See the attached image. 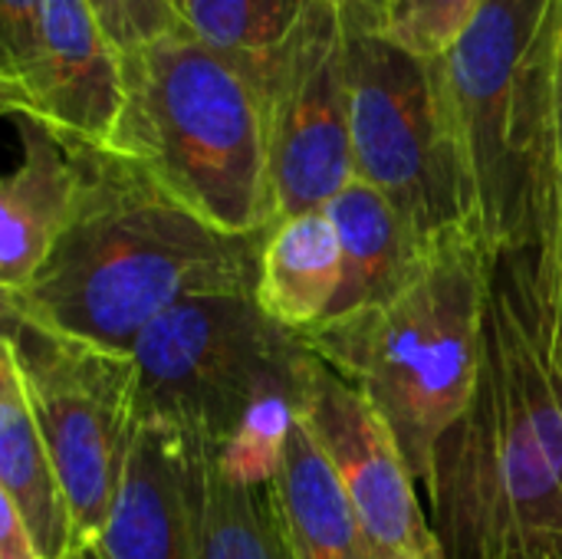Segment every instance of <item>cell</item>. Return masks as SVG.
Masks as SVG:
<instances>
[{
	"mask_svg": "<svg viewBox=\"0 0 562 559\" xmlns=\"http://www.w3.org/2000/svg\"><path fill=\"white\" fill-rule=\"evenodd\" d=\"M425 511L445 559L562 557V257H494L474 395L438 448Z\"/></svg>",
	"mask_w": 562,
	"mask_h": 559,
	"instance_id": "obj_1",
	"label": "cell"
},
{
	"mask_svg": "<svg viewBox=\"0 0 562 559\" xmlns=\"http://www.w3.org/2000/svg\"><path fill=\"white\" fill-rule=\"evenodd\" d=\"M82 188L69 227L3 310L112 353H132L168 310L257 290L263 234H227L125 158L72 142Z\"/></svg>",
	"mask_w": 562,
	"mask_h": 559,
	"instance_id": "obj_2",
	"label": "cell"
},
{
	"mask_svg": "<svg viewBox=\"0 0 562 559\" xmlns=\"http://www.w3.org/2000/svg\"><path fill=\"white\" fill-rule=\"evenodd\" d=\"M494 257L471 227L448 231L392 300L296 333L382 412L422 501L438 448L474 395Z\"/></svg>",
	"mask_w": 562,
	"mask_h": 559,
	"instance_id": "obj_3",
	"label": "cell"
},
{
	"mask_svg": "<svg viewBox=\"0 0 562 559\" xmlns=\"http://www.w3.org/2000/svg\"><path fill=\"white\" fill-rule=\"evenodd\" d=\"M562 0H487L438 59L468 217L494 250L557 234V33Z\"/></svg>",
	"mask_w": 562,
	"mask_h": 559,
	"instance_id": "obj_4",
	"label": "cell"
},
{
	"mask_svg": "<svg viewBox=\"0 0 562 559\" xmlns=\"http://www.w3.org/2000/svg\"><path fill=\"white\" fill-rule=\"evenodd\" d=\"M122 86L105 152L227 234L273 224L263 102L231 56L178 26L122 53Z\"/></svg>",
	"mask_w": 562,
	"mask_h": 559,
	"instance_id": "obj_5",
	"label": "cell"
},
{
	"mask_svg": "<svg viewBox=\"0 0 562 559\" xmlns=\"http://www.w3.org/2000/svg\"><path fill=\"white\" fill-rule=\"evenodd\" d=\"M142 425H165L240 471H277L296 422L303 343L250 293L194 297L132 346Z\"/></svg>",
	"mask_w": 562,
	"mask_h": 559,
	"instance_id": "obj_6",
	"label": "cell"
},
{
	"mask_svg": "<svg viewBox=\"0 0 562 559\" xmlns=\"http://www.w3.org/2000/svg\"><path fill=\"white\" fill-rule=\"evenodd\" d=\"M346 63L356 178L379 188L425 244L471 227L438 59L402 49L375 26L369 7L346 3Z\"/></svg>",
	"mask_w": 562,
	"mask_h": 559,
	"instance_id": "obj_7",
	"label": "cell"
},
{
	"mask_svg": "<svg viewBox=\"0 0 562 559\" xmlns=\"http://www.w3.org/2000/svg\"><path fill=\"white\" fill-rule=\"evenodd\" d=\"M3 346L53 455L82 544L105 530L125 484L142 418L128 353L69 339L3 310Z\"/></svg>",
	"mask_w": 562,
	"mask_h": 559,
	"instance_id": "obj_8",
	"label": "cell"
},
{
	"mask_svg": "<svg viewBox=\"0 0 562 559\" xmlns=\"http://www.w3.org/2000/svg\"><path fill=\"white\" fill-rule=\"evenodd\" d=\"M257 92L267 122L273 224L326 211L356 181L346 0H316L303 13L257 76Z\"/></svg>",
	"mask_w": 562,
	"mask_h": 559,
	"instance_id": "obj_9",
	"label": "cell"
},
{
	"mask_svg": "<svg viewBox=\"0 0 562 559\" xmlns=\"http://www.w3.org/2000/svg\"><path fill=\"white\" fill-rule=\"evenodd\" d=\"M296 418L342 481L372 559H445L395 432L306 346L296 369Z\"/></svg>",
	"mask_w": 562,
	"mask_h": 559,
	"instance_id": "obj_10",
	"label": "cell"
},
{
	"mask_svg": "<svg viewBox=\"0 0 562 559\" xmlns=\"http://www.w3.org/2000/svg\"><path fill=\"white\" fill-rule=\"evenodd\" d=\"M122 92V53L89 0H46L36 59L13 92H0V102L7 115H30L69 142L109 148Z\"/></svg>",
	"mask_w": 562,
	"mask_h": 559,
	"instance_id": "obj_11",
	"label": "cell"
},
{
	"mask_svg": "<svg viewBox=\"0 0 562 559\" xmlns=\"http://www.w3.org/2000/svg\"><path fill=\"white\" fill-rule=\"evenodd\" d=\"M20 161L0 185V293H20L72 221L82 168L76 145L30 115H13Z\"/></svg>",
	"mask_w": 562,
	"mask_h": 559,
	"instance_id": "obj_12",
	"label": "cell"
},
{
	"mask_svg": "<svg viewBox=\"0 0 562 559\" xmlns=\"http://www.w3.org/2000/svg\"><path fill=\"white\" fill-rule=\"evenodd\" d=\"M102 559H198L188 497V438L142 425L115 511L95 540Z\"/></svg>",
	"mask_w": 562,
	"mask_h": 559,
	"instance_id": "obj_13",
	"label": "cell"
},
{
	"mask_svg": "<svg viewBox=\"0 0 562 559\" xmlns=\"http://www.w3.org/2000/svg\"><path fill=\"white\" fill-rule=\"evenodd\" d=\"M188 497L198 559H296L273 471H240L188 438Z\"/></svg>",
	"mask_w": 562,
	"mask_h": 559,
	"instance_id": "obj_14",
	"label": "cell"
},
{
	"mask_svg": "<svg viewBox=\"0 0 562 559\" xmlns=\"http://www.w3.org/2000/svg\"><path fill=\"white\" fill-rule=\"evenodd\" d=\"M0 497L16 511L46 559L79 554L82 537L76 530L66 488L53 465V455L30 412L20 372L7 346L0 343Z\"/></svg>",
	"mask_w": 562,
	"mask_h": 559,
	"instance_id": "obj_15",
	"label": "cell"
},
{
	"mask_svg": "<svg viewBox=\"0 0 562 559\" xmlns=\"http://www.w3.org/2000/svg\"><path fill=\"white\" fill-rule=\"evenodd\" d=\"M326 214L342 244V287L329 320L379 306L415 277L428 244L379 188L356 178L326 204Z\"/></svg>",
	"mask_w": 562,
	"mask_h": 559,
	"instance_id": "obj_16",
	"label": "cell"
},
{
	"mask_svg": "<svg viewBox=\"0 0 562 559\" xmlns=\"http://www.w3.org/2000/svg\"><path fill=\"white\" fill-rule=\"evenodd\" d=\"M342 287V244L326 211H306L263 231L254 300L286 333L329 320Z\"/></svg>",
	"mask_w": 562,
	"mask_h": 559,
	"instance_id": "obj_17",
	"label": "cell"
},
{
	"mask_svg": "<svg viewBox=\"0 0 562 559\" xmlns=\"http://www.w3.org/2000/svg\"><path fill=\"white\" fill-rule=\"evenodd\" d=\"M280 511L296 559H372L359 514L333 465L296 418L273 471Z\"/></svg>",
	"mask_w": 562,
	"mask_h": 559,
	"instance_id": "obj_18",
	"label": "cell"
},
{
	"mask_svg": "<svg viewBox=\"0 0 562 559\" xmlns=\"http://www.w3.org/2000/svg\"><path fill=\"white\" fill-rule=\"evenodd\" d=\"M316 0H184V26L231 56L257 86V76Z\"/></svg>",
	"mask_w": 562,
	"mask_h": 559,
	"instance_id": "obj_19",
	"label": "cell"
},
{
	"mask_svg": "<svg viewBox=\"0 0 562 559\" xmlns=\"http://www.w3.org/2000/svg\"><path fill=\"white\" fill-rule=\"evenodd\" d=\"M484 3L487 0H382L372 10V20L402 49L441 59Z\"/></svg>",
	"mask_w": 562,
	"mask_h": 559,
	"instance_id": "obj_20",
	"label": "cell"
},
{
	"mask_svg": "<svg viewBox=\"0 0 562 559\" xmlns=\"http://www.w3.org/2000/svg\"><path fill=\"white\" fill-rule=\"evenodd\" d=\"M89 7L119 53H132L184 26L168 0H89Z\"/></svg>",
	"mask_w": 562,
	"mask_h": 559,
	"instance_id": "obj_21",
	"label": "cell"
},
{
	"mask_svg": "<svg viewBox=\"0 0 562 559\" xmlns=\"http://www.w3.org/2000/svg\"><path fill=\"white\" fill-rule=\"evenodd\" d=\"M46 0H0V92H13L40 49Z\"/></svg>",
	"mask_w": 562,
	"mask_h": 559,
	"instance_id": "obj_22",
	"label": "cell"
},
{
	"mask_svg": "<svg viewBox=\"0 0 562 559\" xmlns=\"http://www.w3.org/2000/svg\"><path fill=\"white\" fill-rule=\"evenodd\" d=\"M0 559H46L16 511L0 497Z\"/></svg>",
	"mask_w": 562,
	"mask_h": 559,
	"instance_id": "obj_23",
	"label": "cell"
},
{
	"mask_svg": "<svg viewBox=\"0 0 562 559\" xmlns=\"http://www.w3.org/2000/svg\"><path fill=\"white\" fill-rule=\"evenodd\" d=\"M557 155H560V178H562V13H560V33H557Z\"/></svg>",
	"mask_w": 562,
	"mask_h": 559,
	"instance_id": "obj_24",
	"label": "cell"
},
{
	"mask_svg": "<svg viewBox=\"0 0 562 559\" xmlns=\"http://www.w3.org/2000/svg\"><path fill=\"white\" fill-rule=\"evenodd\" d=\"M553 244L562 257V178H560V201H557V234H553Z\"/></svg>",
	"mask_w": 562,
	"mask_h": 559,
	"instance_id": "obj_25",
	"label": "cell"
},
{
	"mask_svg": "<svg viewBox=\"0 0 562 559\" xmlns=\"http://www.w3.org/2000/svg\"><path fill=\"white\" fill-rule=\"evenodd\" d=\"M69 559H102V554H99V547H95V544H89V547H82L79 554H72Z\"/></svg>",
	"mask_w": 562,
	"mask_h": 559,
	"instance_id": "obj_26",
	"label": "cell"
},
{
	"mask_svg": "<svg viewBox=\"0 0 562 559\" xmlns=\"http://www.w3.org/2000/svg\"><path fill=\"white\" fill-rule=\"evenodd\" d=\"M346 3H362V7H369V10L375 7V0H346Z\"/></svg>",
	"mask_w": 562,
	"mask_h": 559,
	"instance_id": "obj_27",
	"label": "cell"
},
{
	"mask_svg": "<svg viewBox=\"0 0 562 559\" xmlns=\"http://www.w3.org/2000/svg\"><path fill=\"white\" fill-rule=\"evenodd\" d=\"M168 3H171V7L178 10V16H181V3H184V0H168Z\"/></svg>",
	"mask_w": 562,
	"mask_h": 559,
	"instance_id": "obj_28",
	"label": "cell"
},
{
	"mask_svg": "<svg viewBox=\"0 0 562 559\" xmlns=\"http://www.w3.org/2000/svg\"><path fill=\"white\" fill-rule=\"evenodd\" d=\"M379 3H382V0H375V7H379ZM375 7H372V10H375Z\"/></svg>",
	"mask_w": 562,
	"mask_h": 559,
	"instance_id": "obj_29",
	"label": "cell"
},
{
	"mask_svg": "<svg viewBox=\"0 0 562 559\" xmlns=\"http://www.w3.org/2000/svg\"><path fill=\"white\" fill-rule=\"evenodd\" d=\"M557 559H562V557H557Z\"/></svg>",
	"mask_w": 562,
	"mask_h": 559,
	"instance_id": "obj_30",
	"label": "cell"
}]
</instances>
